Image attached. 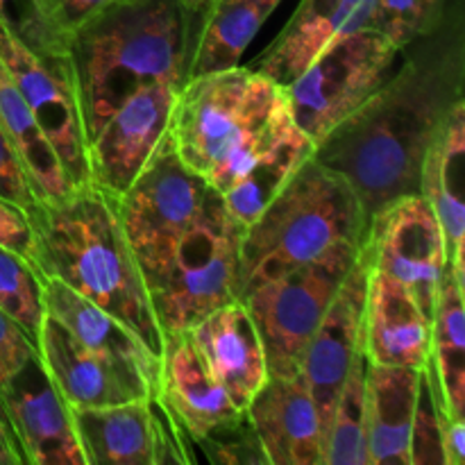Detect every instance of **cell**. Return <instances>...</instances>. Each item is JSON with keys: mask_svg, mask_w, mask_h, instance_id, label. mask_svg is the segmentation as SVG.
Instances as JSON below:
<instances>
[{"mask_svg": "<svg viewBox=\"0 0 465 465\" xmlns=\"http://www.w3.org/2000/svg\"><path fill=\"white\" fill-rule=\"evenodd\" d=\"M465 100L463 0L400 50L384 84L316 145L313 157L357 191L368 221L418 193L420 166L452 109Z\"/></svg>", "mask_w": 465, "mask_h": 465, "instance_id": "6da1fadb", "label": "cell"}, {"mask_svg": "<svg viewBox=\"0 0 465 465\" xmlns=\"http://www.w3.org/2000/svg\"><path fill=\"white\" fill-rule=\"evenodd\" d=\"M35 230V268L103 307L162 357L163 334L118 218L116 198L95 184L27 209Z\"/></svg>", "mask_w": 465, "mask_h": 465, "instance_id": "7a4b0ae2", "label": "cell"}, {"mask_svg": "<svg viewBox=\"0 0 465 465\" xmlns=\"http://www.w3.org/2000/svg\"><path fill=\"white\" fill-rule=\"evenodd\" d=\"M198 18L182 0H116L68 36V57L94 139L114 109L148 82L189 77Z\"/></svg>", "mask_w": 465, "mask_h": 465, "instance_id": "3957f363", "label": "cell"}, {"mask_svg": "<svg viewBox=\"0 0 465 465\" xmlns=\"http://www.w3.org/2000/svg\"><path fill=\"white\" fill-rule=\"evenodd\" d=\"M284 89L257 68L186 77L173 103L168 139L191 173L216 193L241 175L284 112Z\"/></svg>", "mask_w": 465, "mask_h": 465, "instance_id": "277c9868", "label": "cell"}, {"mask_svg": "<svg viewBox=\"0 0 465 465\" xmlns=\"http://www.w3.org/2000/svg\"><path fill=\"white\" fill-rule=\"evenodd\" d=\"M368 221L341 173L309 157L241 241V298L257 284L312 263L341 245H361Z\"/></svg>", "mask_w": 465, "mask_h": 465, "instance_id": "5b68a950", "label": "cell"}, {"mask_svg": "<svg viewBox=\"0 0 465 465\" xmlns=\"http://www.w3.org/2000/svg\"><path fill=\"white\" fill-rule=\"evenodd\" d=\"M243 227L213 191L198 221L141 266L162 334L189 331L213 309L241 300Z\"/></svg>", "mask_w": 465, "mask_h": 465, "instance_id": "8992f818", "label": "cell"}, {"mask_svg": "<svg viewBox=\"0 0 465 465\" xmlns=\"http://www.w3.org/2000/svg\"><path fill=\"white\" fill-rule=\"evenodd\" d=\"M400 50L375 27L325 45L302 73L282 86L295 125L316 145L325 141L384 84Z\"/></svg>", "mask_w": 465, "mask_h": 465, "instance_id": "52a82bcc", "label": "cell"}, {"mask_svg": "<svg viewBox=\"0 0 465 465\" xmlns=\"http://www.w3.org/2000/svg\"><path fill=\"white\" fill-rule=\"evenodd\" d=\"M363 243L334 248L316 262L257 284L241 298L262 336L268 375H298L304 350Z\"/></svg>", "mask_w": 465, "mask_h": 465, "instance_id": "ba28073f", "label": "cell"}, {"mask_svg": "<svg viewBox=\"0 0 465 465\" xmlns=\"http://www.w3.org/2000/svg\"><path fill=\"white\" fill-rule=\"evenodd\" d=\"M212 193V186L182 163L166 132L143 171L116 198L139 271L198 221Z\"/></svg>", "mask_w": 465, "mask_h": 465, "instance_id": "9c48e42d", "label": "cell"}, {"mask_svg": "<svg viewBox=\"0 0 465 465\" xmlns=\"http://www.w3.org/2000/svg\"><path fill=\"white\" fill-rule=\"evenodd\" d=\"M0 62L53 143L71 184H91L84 112L68 53L36 54L0 25Z\"/></svg>", "mask_w": 465, "mask_h": 465, "instance_id": "30bf717a", "label": "cell"}, {"mask_svg": "<svg viewBox=\"0 0 465 465\" xmlns=\"http://www.w3.org/2000/svg\"><path fill=\"white\" fill-rule=\"evenodd\" d=\"M372 266L402 282L427 313L448 268V248L434 209L420 193L402 195L375 213L368 227Z\"/></svg>", "mask_w": 465, "mask_h": 465, "instance_id": "8fae6325", "label": "cell"}, {"mask_svg": "<svg viewBox=\"0 0 465 465\" xmlns=\"http://www.w3.org/2000/svg\"><path fill=\"white\" fill-rule=\"evenodd\" d=\"M182 84L148 82L127 95L89 141L91 184L118 198L162 143Z\"/></svg>", "mask_w": 465, "mask_h": 465, "instance_id": "7c38bea8", "label": "cell"}, {"mask_svg": "<svg viewBox=\"0 0 465 465\" xmlns=\"http://www.w3.org/2000/svg\"><path fill=\"white\" fill-rule=\"evenodd\" d=\"M372 268V248L366 239L357 262L345 275L343 284L336 291L334 300L327 307L321 325L313 331L304 350L302 375L318 413H321L322 434L327 439L331 409L341 384L348 377L350 366L363 350V312H366L368 277Z\"/></svg>", "mask_w": 465, "mask_h": 465, "instance_id": "4fadbf2b", "label": "cell"}, {"mask_svg": "<svg viewBox=\"0 0 465 465\" xmlns=\"http://www.w3.org/2000/svg\"><path fill=\"white\" fill-rule=\"evenodd\" d=\"M0 402L25 465H86L71 407L39 354L0 389Z\"/></svg>", "mask_w": 465, "mask_h": 465, "instance_id": "5bb4252c", "label": "cell"}, {"mask_svg": "<svg viewBox=\"0 0 465 465\" xmlns=\"http://www.w3.org/2000/svg\"><path fill=\"white\" fill-rule=\"evenodd\" d=\"M41 363L73 411L148 400L157 389L134 368L82 348L54 318L44 316L36 343Z\"/></svg>", "mask_w": 465, "mask_h": 465, "instance_id": "9a60e30c", "label": "cell"}, {"mask_svg": "<svg viewBox=\"0 0 465 465\" xmlns=\"http://www.w3.org/2000/svg\"><path fill=\"white\" fill-rule=\"evenodd\" d=\"M209 375L221 384L230 402L245 411L268 381L266 350L243 300L213 309L189 330Z\"/></svg>", "mask_w": 465, "mask_h": 465, "instance_id": "2e32d148", "label": "cell"}, {"mask_svg": "<svg viewBox=\"0 0 465 465\" xmlns=\"http://www.w3.org/2000/svg\"><path fill=\"white\" fill-rule=\"evenodd\" d=\"M268 465H322L321 413L302 375L268 377L245 409Z\"/></svg>", "mask_w": 465, "mask_h": 465, "instance_id": "e0dca14e", "label": "cell"}, {"mask_svg": "<svg viewBox=\"0 0 465 465\" xmlns=\"http://www.w3.org/2000/svg\"><path fill=\"white\" fill-rule=\"evenodd\" d=\"M431 318L416 295L386 272L371 268L363 312V352L377 366L425 368Z\"/></svg>", "mask_w": 465, "mask_h": 465, "instance_id": "ac0fdd59", "label": "cell"}, {"mask_svg": "<svg viewBox=\"0 0 465 465\" xmlns=\"http://www.w3.org/2000/svg\"><path fill=\"white\" fill-rule=\"evenodd\" d=\"M157 398L193 445L218 425L243 413L209 375L189 331L163 334Z\"/></svg>", "mask_w": 465, "mask_h": 465, "instance_id": "d6986e66", "label": "cell"}, {"mask_svg": "<svg viewBox=\"0 0 465 465\" xmlns=\"http://www.w3.org/2000/svg\"><path fill=\"white\" fill-rule=\"evenodd\" d=\"M380 0H302L268 53L257 59V71L286 86L331 41L372 27Z\"/></svg>", "mask_w": 465, "mask_h": 465, "instance_id": "ffe728a7", "label": "cell"}, {"mask_svg": "<svg viewBox=\"0 0 465 465\" xmlns=\"http://www.w3.org/2000/svg\"><path fill=\"white\" fill-rule=\"evenodd\" d=\"M465 100L459 103L448 121L436 132L420 166L418 193L430 203L448 248V263L457 280L465 284Z\"/></svg>", "mask_w": 465, "mask_h": 465, "instance_id": "44dd1931", "label": "cell"}, {"mask_svg": "<svg viewBox=\"0 0 465 465\" xmlns=\"http://www.w3.org/2000/svg\"><path fill=\"white\" fill-rule=\"evenodd\" d=\"M44 309L82 348L114 363L134 368L159 389V357L116 316L53 277H44Z\"/></svg>", "mask_w": 465, "mask_h": 465, "instance_id": "7402d4cb", "label": "cell"}, {"mask_svg": "<svg viewBox=\"0 0 465 465\" xmlns=\"http://www.w3.org/2000/svg\"><path fill=\"white\" fill-rule=\"evenodd\" d=\"M422 368L377 366L366 371L368 465H411V422Z\"/></svg>", "mask_w": 465, "mask_h": 465, "instance_id": "603a6c76", "label": "cell"}, {"mask_svg": "<svg viewBox=\"0 0 465 465\" xmlns=\"http://www.w3.org/2000/svg\"><path fill=\"white\" fill-rule=\"evenodd\" d=\"M313 153H316V143L295 125L289 107H284L271 136L263 141L243 175L223 193L227 212L243 227V232L257 221L266 204L284 189L293 173L309 157H313Z\"/></svg>", "mask_w": 465, "mask_h": 465, "instance_id": "cb8c5ba5", "label": "cell"}, {"mask_svg": "<svg viewBox=\"0 0 465 465\" xmlns=\"http://www.w3.org/2000/svg\"><path fill=\"white\" fill-rule=\"evenodd\" d=\"M73 422L86 465H159L150 398L114 407L77 409Z\"/></svg>", "mask_w": 465, "mask_h": 465, "instance_id": "d4e9b609", "label": "cell"}, {"mask_svg": "<svg viewBox=\"0 0 465 465\" xmlns=\"http://www.w3.org/2000/svg\"><path fill=\"white\" fill-rule=\"evenodd\" d=\"M0 125L25 171L36 203H54L75 189L53 143L41 130L25 100L21 98L3 62H0Z\"/></svg>", "mask_w": 465, "mask_h": 465, "instance_id": "484cf974", "label": "cell"}, {"mask_svg": "<svg viewBox=\"0 0 465 465\" xmlns=\"http://www.w3.org/2000/svg\"><path fill=\"white\" fill-rule=\"evenodd\" d=\"M282 0H213L195 27L189 77L239 66L245 48Z\"/></svg>", "mask_w": 465, "mask_h": 465, "instance_id": "4316f807", "label": "cell"}, {"mask_svg": "<svg viewBox=\"0 0 465 465\" xmlns=\"http://www.w3.org/2000/svg\"><path fill=\"white\" fill-rule=\"evenodd\" d=\"M465 284L452 268L436 291L430 331V363L452 416L465 418Z\"/></svg>", "mask_w": 465, "mask_h": 465, "instance_id": "83f0119b", "label": "cell"}, {"mask_svg": "<svg viewBox=\"0 0 465 465\" xmlns=\"http://www.w3.org/2000/svg\"><path fill=\"white\" fill-rule=\"evenodd\" d=\"M366 352H359L331 409L322 465H368L366 452Z\"/></svg>", "mask_w": 465, "mask_h": 465, "instance_id": "f1b7e54d", "label": "cell"}, {"mask_svg": "<svg viewBox=\"0 0 465 465\" xmlns=\"http://www.w3.org/2000/svg\"><path fill=\"white\" fill-rule=\"evenodd\" d=\"M0 307L21 325L36 348L45 316L44 277L25 257L5 245H0Z\"/></svg>", "mask_w": 465, "mask_h": 465, "instance_id": "f546056e", "label": "cell"}, {"mask_svg": "<svg viewBox=\"0 0 465 465\" xmlns=\"http://www.w3.org/2000/svg\"><path fill=\"white\" fill-rule=\"evenodd\" d=\"M0 25L32 53H68V36L54 23L48 0H0Z\"/></svg>", "mask_w": 465, "mask_h": 465, "instance_id": "4dcf8cb0", "label": "cell"}, {"mask_svg": "<svg viewBox=\"0 0 465 465\" xmlns=\"http://www.w3.org/2000/svg\"><path fill=\"white\" fill-rule=\"evenodd\" d=\"M450 413L436 372L427 361L420 375L416 411L411 422V465H445L443 445H440V418ZM452 416V413H450Z\"/></svg>", "mask_w": 465, "mask_h": 465, "instance_id": "1f68e13d", "label": "cell"}, {"mask_svg": "<svg viewBox=\"0 0 465 465\" xmlns=\"http://www.w3.org/2000/svg\"><path fill=\"white\" fill-rule=\"evenodd\" d=\"M204 459L218 465H268L248 413H239L198 440Z\"/></svg>", "mask_w": 465, "mask_h": 465, "instance_id": "d6a6232c", "label": "cell"}, {"mask_svg": "<svg viewBox=\"0 0 465 465\" xmlns=\"http://www.w3.org/2000/svg\"><path fill=\"white\" fill-rule=\"evenodd\" d=\"M448 3L450 0H380L372 27L402 48L430 30L445 12Z\"/></svg>", "mask_w": 465, "mask_h": 465, "instance_id": "836d02e7", "label": "cell"}, {"mask_svg": "<svg viewBox=\"0 0 465 465\" xmlns=\"http://www.w3.org/2000/svg\"><path fill=\"white\" fill-rule=\"evenodd\" d=\"M36 348L16 321L0 307V389L35 357Z\"/></svg>", "mask_w": 465, "mask_h": 465, "instance_id": "e575fe53", "label": "cell"}, {"mask_svg": "<svg viewBox=\"0 0 465 465\" xmlns=\"http://www.w3.org/2000/svg\"><path fill=\"white\" fill-rule=\"evenodd\" d=\"M0 198L18 204L25 212L36 204L25 171H23L21 162H18L16 153H14L12 143L5 134L3 125H0Z\"/></svg>", "mask_w": 465, "mask_h": 465, "instance_id": "d590c367", "label": "cell"}, {"mask_svg": "<svg viewBox=\"0 0 465 465\" xmlns=\"http://www.w3.org/2000/svg\"><path fill=\"white\" fill-rule=\"evenodd\" d=\"M0 245L14 250L35 266V230L23 207L0 198Z\"/></svg>", "mask_w": 465, "mask_h": 465, "instance_id": "8d00e7d4", "label": "cell"}, {"mask_svg": "<svg viewBox=\"0 0 465 465\" xmlns=\"http://www.w3.org/2000/svg\"><path fill=\"white\" fill-rule=\"evenodd\" d=\"M114 3L116 0H48V7L59 30L71 36L75 27H80L82 23Z\"/></svg>", "mask_w": 465, "mask_h": 465, "instance_id": "74e56055", "label": "cell"}, {"mask_svg": "<svg viewBox=\"0 0 465 465\" xmlns=\"http://www.w3.org/2000/svg\"><path fill=\"white\" fill-rule=\"evenodd\" d=\"M440 445H443L445 465L465 463V418L445 413L440 418Z\"/></svg>", "mask_w": 465, "mask_h": 465, "instance_id": "f35d334b", "label": "cell"}, {"mask_svg": "<svg viewBox=\"0 0 465 465\" xmlns=\"http://www.w3.org/2000/svg\"><path fill=\"white\" fill-rule=\"evenodd\" d=\"M0 465H25L21 450L3 427H0Z\"/></svg>", "mask_w": 465, "mask_h": 465, "instance_id": "ab89813d", "label": "cell"}, {"mask_svg": "<svg viewBox=\"0 0 465 465\" xmlns=\"http://www.w3.org/2000/svg\"><path fill=\"white\" fill-rule=\"evenodd\" d=\"M182 3H184V7L189 9V12L200 21V16L204 14V9H207L213 0H182Z\"/></svg>", "mask_w": 465, "mask_h": 465, "instance_id": "60d3db41", "label": "cell"}, {"mask_svg": "<svg viewBox=\"0 0 465 465\" xmlns=\"http://www.w3.org/2000/svg\"><path fill=\"white\" fill-rule=\"evenodd\" d=\"M0 427H3V430L7 431V434L12 436V439H14V434H12V427H9V420H7V416H5L3 402H0ZM14 443H16V440H14Z\"/></svg>", "mask_w": 465, "mask_h": 465, "instance_id": "b9f144b4", "label": "cell"}]
</instances>
